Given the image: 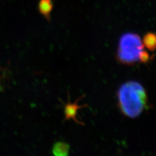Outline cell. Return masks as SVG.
<instances>
[{
	"label": "cell",
	"instance_id": "5",
	"mask_svg": "<svg viewBox=\"0 0 156 156\" xmlns=\"http://www.w3.org/2000/svg\"><path fill=\"white\" fill-rule=\"evenodd\" d=\"M70 145L62 141L55 143L53 146L52 153L57 156H66L69 154Z\"/></svg>",
	"mask_w": 156,
	"mask_h": 156
},
{
	"label": "cell",
	"instance_id": "3",
	"mask_svg": "<svg viewBox=\"0 0 156 156\" xmlns=\"http://www.w3.org/2000/svg\"><path fill=\"white\" fill-rule=\"evenodd\" d=\"M68 101L66 104H65V109H64V113H65V120H73L76 123L78 124H81L82 126H84L85 124L82 122H80L77 120L76 118L77 113L78 110H80L81 108H84V107H88L89 105L85 104L83 105H79L77 104L78 101H79L81 99L83 98L85 96V95H83L81 97L77 98V100L74 102V103H71L70 100V95L69 93H68Z\"/></svg>",
	"mask_w": 156,
	"mask_h": 156
},
{
	"label": "cell",
	"instance_id": "6",
	"mask_svg": "<svg viewBox=\"0 0 156 156\" xmlns=\"http://www.w3.org/2000/svg\"><path fill=\"white\" fill-rule=\"evenodd\" d=\"M155 43L156 37L154 33L148 32L145 34L143 39L144 47L146 48L151 51H154L155 50Z\"/></svg>",
	"mask_w": 156,
	"mask_h": 156
},
{
	"label": "cell",
	"instance_id": "4",
	"mask_svg": "<svg viewBox=\"0 0 156 156\" xmlns=\"http://www.w3.org/2000/svg\"><path fill=\"white\" fill-rule=\"evenodd\" d=\"M52 0H40L38 3V11L48 22L50 21V14L53 10Z\"/></svg>",
	"mask_w": 156,
	"mask_h": 156
},
{
	"label": "cell",
	"instance_id": "7",
	"mask_svg": "<svg viewBox=\"0 0 156 156\" xmlns=\"http://www.w3.org/2000/svg\"><path fill=\"white\" fill-rule=\"evenodd\" d=\"M150 60H151V57L149 54V53L143 49V50L139 53V61L140 62L144 63V64H146V63H148Z\"/></svg>",
	"mask_w": 156,
	"mask_h": 156
},
{
	"label": "cell",
	"instance_id": "2",
	"mask_svg": "<svg viewBox=\"0 0 156 156\" xmlns=\"http://www.w3.org/2000/svg\"><path fill=\"white\" fill-rule=\"evenodd\" d=\"M144 48L142 40L138 34L124 33L119 39L116 54V60L124 65H134L139 61V53Z\"/></svg>",
	"mask_w": 156,
	"mask_h": 156
},
{
	"label": "cell",
	"instance_id": "1",
	"mask_svg": "<svg viewBox=\"0 0 156 156\" xmlns=\"http://www.w3.org/2000/svg\"><path fill=\"white\" fill-rule=\"evenodd\" d=\"M120 112L126 117L135 119L148 109V96L139 82L129 81L122 85L117 92Z\"/></svg>",
	"mask_w": 156,
	"mask_h": 156
}]
</instances>
